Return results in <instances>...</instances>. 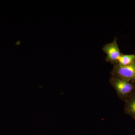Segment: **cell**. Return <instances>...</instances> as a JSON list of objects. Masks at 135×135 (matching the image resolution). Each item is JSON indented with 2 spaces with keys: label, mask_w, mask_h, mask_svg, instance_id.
<instances>
[{
  "label": "cell",
  "mask_w": 135,
  "mask_h": 135,
  "mask_svg": "<svg viewBox=\"0 0 135 135\" xmlns=\"http://www.w3.org/2000/svg\"><path fill=\"white\" fill-rule=\"evenodd\" d=\"M110 82L120 99L127 100L135 91V85L132 83L116 75H112Z\"/></svg>",
  "instance_id": "obj_1"
},
{
  "label": "cell",
  "mask_w": 135,
  "mask_h": 135,
  "mask_svg": "<svg viewBox=\"0 0 135 135\" xmlns=\"http://www.w3.org/2000/svg\"><path fill=\"white\" fill-rule=\"evenodd\" d=\"M112 70V75L121 77L135 85V62L130 65L123 66L114 64Z\"/></svg>",
  "instance_id": "obj_2"
},
{
  "label": "cell",
  "mask_w": 135,
  "mask_h": 135,
  "mask_svg": "<svg viewBox=\"0 0 135 135\" xmlns=\"http://www.w3.org/2000/svg\"><path fill=\"white\" fill-rule=\"evenodd\" d=\"M103 50L107 55L106 58L107 62H110L114 64L117 63L118 59L121 55L116 38L112 42L105 45Z\"/></svg>",
  "instance_id": "obj_3"
},
{
  "label": "cell",
  "mask_w": 135,
  "mask_h": 135,
  "mask_svg": "<svg viewBox=\"0 0 135 135\" xmlns=\"http://www.w3.org/2000/svg\"><path fill=\"white\" fill-rule=\"evenodd\" d=\"M124 112L135 119V91L130 97L126 100Z\"/></svg>",
  "instance_id": "obj_4"
},
{
  "label": "cell",
  "mask_w": 135,
  "mask_h": 135,
  "mask_svg": "<svg viewBox=\"0 0 135 135\" xmlns=\"http://www.w3.org/2000/svg\"><path fill=\"white\" fill-rule=\"evenodd\" d=\"M135 62V55H134L121 54L118 59L117 64L119 65L126 66L130 65Z\"/></svg>",
  "instance_id": "obj_5"
}]
</instances>
